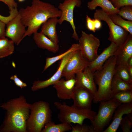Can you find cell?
<instances>
[{
	"instance_id": "1",
	"label": "cell",
	"mask_w": 132,
	"mask_h": 132,
	"mask_svg": "<svg viewBox=\"0 0 132 132\" xmlns=\"http://www.w3.org/2000/svg\"><path fill=\"white\" fill-rule=\"evenodd\" d=\"M18 12L22 23L27 27L22 40L37 32L42 24L49 19L59 18L61 14L58 8L40 0H32L30 5L20 9Z\"/></svg>"
},
{
	"instance_id": "29",
	"label": "cell",
	"mask_w": 132,
	"mask_h": 132,
	"mask_svg": "<svg viewBox=\"0 0 132 132\" xmlns=\"http://www.w3.org/2000/svg\"><path fill=\"white\" fill-rule=\"evenodd\" d=\"M123 132H130L132 126V113L123 118L120 125Z\"/></svg>"
},
{
	"instance_id": "25",
	"label": "cell",
	"mask_w": 132,
	"mask_h": 132,
	"mask_svg": "<svg viewBox=\"0 0 132 132\" xmlns=\"http://www.w3.org/2000/svg\"><path fill=\"white\" fill-rule=\"evenodd\" d=\"M78 50H80L79 44H73L68 50L63 53L54 57L47 58L46 59L45 65L43 72L46 70L51 65L58 60L62 59L70 53Z\"/></svg>"
},
{
	"instance_id": "10",
	"label": "cell",
	"mask_w": 132,
	"mask_h": 132,
	"mask_svg": "<svg viewBox=\"0 0 132 132\" xmlns=\"http://www.w3.org/2000/svg\"><path fill=\"white\" fill-rule=\"evenodd\" d=\"M81 4V0H64L63 2L59 4L58 8L61 12V16L58 19V23L61 25L65 21L69 22L73 31L72 37L77 41L78 40L79 38L74 23L73 12L75 7H80Z\"/></svg>"
},
{
	"instance_id": "2",
	"label": "cell",
	"mask_w": 132,
	"mask_h": 132,
	"mask_svg": "<svg viewBox=\"0 0 132 132\" xmlns=\"http://www.w3.org/2000/svg\"><path fill=\"white\" fill-rule=\"evenodd\" d=\"M31 105L23 96L0 103V107L6 112L0 132H27L26 123Z\"/></svg>"
},
{
	"instance_id": "17",
	"label": "cell",
	"mask_w": 132,
	"mask_h": 132,
	"mask_svg": "<svg viewBox=\"0 0 132 132\" xmlns=\"http://www.w3.org/2000/svg\"><path fill=\"white\" fill-rule=\"evenodd\" d=\"M132 112V102L121 104L117 108L114 113L111 123L102 132H116L123 118V116Z\"/></svg>"
},
{
	"instance_id": "15",
	"label": "cell",
	"mask_w": 132,
	"mask_h": 132,
	"mask_svg": "<svg viewBox=\"0 0 132 132\" xmlns=\"http://www.w3.org/2000/svg\"><path fill=\"white\" fill-rule=\"evenodd\" d=\"M76 82L75 78L68 80L61 78L54 84L53 87L56 90L58 98L63 100L72 99Z\"/></svg>"
},
{
	"instance_id": "26",
	"label": "cell",
	"mask_w": 132,
	"mask_h": 132,
	"mask_svg": "<svg viewBox=\"0 0 132 132\" xmlns=\"http://www.w3.org/2000/svg\"><path fill=\"white\" fill-rule=\"evenodd\" d=\"M112 21L132 35V21H126L118 14L109 15Z\"/></svg>"
},
{
	"instance_id": "6",
	"label": "cell",
	"mask_w": 132,
	"mask_h": 132,
	"mask_svg": "<svg viewBox=\"0 0 132 132\" xmlns=\"http://www.w3.org/2000/svg\"><path fill=\"white\" fill-rule=\"evenodd\" d=\"M100 102L98 112L90 121L95 132H103L104 128L109 124L117 108L122 104L113 98Z\"/></svg>"
},
{
	"instance_id": "40",
	"label": "cell",
	"mask_w": 132,
	"mask_h": 132,
	"mask_svg": "<svg viewBox=\"0 0 132 132\" xmlns=\"http://www.w3.org/2000/svg\"><path fill=\"white\" fill-rule=\"evenodd\" d=\"M132 66V57L128 60L127 62V66Z\"/></svg>"
},
{
	"instance_id": "8",
	"label": "cell",
	"mask_w": 132,
	"mask_h": 132,
	"mask_svg": "<svg viewBox=\"0 0 132 132\" xmlns=\"http://www.w3.org/2000/svg\"><path fill=\"white\" fill-rule=\"evenodd\" d=\"M78 41L80 50L84 57L89 62L94 60L98 55L100 40L93 34L82 31Z\"/></svg>"
},
{
	"instance_id": "31",
	"label": "cell",
	"mask_w": 132,
	"mask_h": 132,
	"mask_svg": "<svg viewBox=\"0 0 132 132\" xmlns=\"http://www.w3.org/2000/svg\"><path fill=\"white\" fill-rule=\"evenodd\" d=\"M71 130L72 132H95L91 125L86 124H77L75 125L72 126Z\"/></svg>"
},
{
	"instance_id": "16",
	"label": "cell",
	"mask_w": 132,
	"mask_h": 132,
	"mask_svg": "<svg viewBox=\"0 0 132 132\" xmlns=\"http://www.w3.org/2000/svg\"><path fill=\"white\" fill-rule=\"evenodd\" d=\"M75 51L70 53L61 60L60 63L57 70L50 78L46 80L35 81L34 83L35 88L39 90L45 88L53 85L59 80L62 77V72L65 65Z\"/></svg>"
},
{
	"instance_id": "7",
	"label": "cell",
	"mask_w": 132,
	"mask_h": 132,
	"mask_svg": "<svg viewBox=\"0 0 132 132\" xmlns=\"http://www.w3.org/2000/svg\"><path fill=\"white\" fill-rule=\"evenodd\" d=\"M95 19L105 22L110 30L108 40L116 44L118 47L125 42L129 33L125 29L115 24L111 20L109 15L102 9L96 10L94 15Z\"/></svg>"
},
{
	"instance_id": "3",
	"label": "cell",
	"mask_w": 132,
	"mask_h": 132,
	"mask_svg": "<svg viewBox=\"0 0 132 132\" xmlns=\"http://www.w3.org/2000/svg\"><path fill=\"white\" fill-rule=\"evenodd\" d=\"M115 65L116 57L113 55L105 62L101 68L94 73V82L98 86L96 95L93 100L94 103L112 99L111 85Z\"/></svg>"
},
{
	"instance_id": "18",
	"label": "cell",
	"mask_w": 132,
	"mask_h": 132,
	"mask_svg": "<svg viewBox=\"0 0 132 132\" xmlns=\"http://www.w3.org/2000/svg\"><path fill=\"white\" fill-rule=\"evenodd\" d=\"M118 48L115 44L111 43L110 45L104 49L94 60L88 62V66L93 73L100 69L109 58L114 55Z\"/></svg>"
},
{
	"instance_id": "23",
	"label": "cell",
	"mask_w": 132,
	"mask_h": 132,
	"mask_svg": "<svg viewBox=\"0 0 132 132\" xmlns=\"http://www.w3.org/2000/svg\"><path fill=\"white\" fill-rule=\"evenodd\" d=\"M111 89L113 97L114 94L118 92L132 90V83L127 82L114 76L111 82Z\"/></svg>"
},
{
	"instance_id": "21",
	"label": "cell",
	"mask_w": 132,
	"mask_h": 132,
	"mask_svg": "<svg viewBox=\"0 0 132 132\" xmlns=\"http://www.w3.org/2000/svg\"><path fill=\"white\" fill-rule=\"evenodd\" d=\"M98 6L107 14L111 15L118 14L119 10L115 9L109 0H92L87 3V7L90 10H95Z\"/></svg>"
},
{
	"instance_id": "28",
	"label": "cell",
	"mask_w": 132,
	"mask_h": 132,
	"mask_svg": "<svg viewBox=\"0 0 132 132\" xmlns=\"http://www.w3.org/2000/svg\"><path fill=\"white\" fill-rule=\"evenodd\" d=\"M112 98L115 99L122 103L132 102V90L120 91L114 94Z\"/></svg>"
},
{
	"instance_id": "39",
	"label": "cell",
	"mask_w": 132,
	"mask_h": 132,
	"mask_svg": "<svg viewBox=\"0 0 132 132\" xmlns=\"http://www.w3.org/2000/svg\"><path fill=\"white\" fill-rule=\"evenodd\" d=\"M128 72L131 77H132V66H127Z\"/></svg>"
},
{
	"instance_id": "38",
	"label": "cell",
	"mask_w": 132,
	"mask_h": 132,
	"mask_svg": "<svg viewBox=\"0 0 132 132\" xmlns=\"http://www.w3.org/2000/svg\"><path fill=\"white\" fill-rule=\"evenodd\" d=\"M95 26L96 30H99L102 27V24L100 21L97 19H94Z\"/></svg>"
},
{
	"instance_id": "4",
	"label": "cell",
	"mask_w": 132,
	"mask_h": 132,
	"mask_svg": "<svg viewBox=\"0 0 132 132\" xmlns=\"http://www.w3.org/2000/svg\"><path fill=\"white\" fill-rule=\"evenodd\" d=\"M52 113L47 102L40 100L31 104L26 123L27 132H41L45 125L51 121Z\"/></svg>"
},
{
	"instance_id": "27",
	"label": "cell",
	"mask_w": 132,
	"mask_h": 132,
	"mask_svg": "<svg viewBox=\"0 0 132 132\" xmlns=\"http://www.w3.org/2000/svg\"><path fill=\"white\" fill-rule=\"evenodd\" d=\"M114 76L127 82L132 83V77L129 74L126 67L115 66Z\"/></svg>"
},
{
	"instance_id": "5",
	"label": "cell",
	"mask_w": 132,
	"mask_h": 132,
	"mask_svg": "<svg viewBox=\"0 0 132 132\" xmlns=\"http://www.w3.org/2000/svg\"><path fill=\"white\" fill-rule=\"evenodd\" d=\"M54 104L59 110L58 118L61 123L81 124L86 119L92 121L97 113L91 109L81 108L73 104L69 106L65 102L55 101Z\"/></svg>"
},
{
	"instance_id": "12",
	"label": "cell",
	"mask_w": 132,
	"mask_h": 132,
	"mask_svg": "<svg viewBox=\"0 0 132 132\" xmlns=\"http://www.w3.org/2000/svg\"><path fill=\"white\" fill-rule=\"evenodd\" d=\"M75 78L76 80L75 86L88 90L93 95L94 98L96 95L97 89L94 81V73L87 66L83 71L76 74Z\"/></svg>"
},
{
	"instance_id": "19",
	"label": "cell",
	"mask_w": 132,
	"mask_h": 132,
	"mask_svg": "<svg viewBox=\"0 0 132 132\" xmlns=\"http://www.w3.org/2000/svg\"><path fill=\"white\" fill-rule=\"evenodd\" d=\"M33 39L36 44L39 48L45 49L54 53L57 52L59 46L49 38L41 32L33 34Z\"/></svg>"
},
{
	"instance_id": "36",
	"label": "cell",
	"mask_w": 132,
	"mask_h": 132,
	"mask_svg": "<svg viewBox=\"0 0 132 132\" xmlns=\"http://www.w3.org/2000/svg\"><path fill=\"white\" fill-rule=\"evenodd\" d=\"M6 24L0 20V37L5 36Z\"/></svg>"
},
{
	"instance_id": "22",
	"label": "cell",
	"mask_w": 132,
	"mask_h": 132,
	"mask_svg": "<svg viewBox=\"0 0 132 132\" xmlns=\"http://www.w3.org/2000/svg\"><path fill=\"white\" fill-rule=\"evenodd\" d=\"M14 43L6 37H0V58L12 54L14 50Z\"/></svg>"
},
{
	"instance_id": "37",
	"label": "cell",
	"mask_w": 132,
	"mask_h": 132,
	"mask_svg": "<svg viewBox=\"0 0 132 132\" xmlns=\"http://www.w3.org/2000/svg\"><path fill=\"white\" fill-rule=\"evenodd\" d=\"M12 18V16L9 15L8 16H4L0 14V20L5 23L6 24Z\"/></svg>"
},
{
	"instance_id": "30",
	"label": "cell",
	"mask_w": 132,
	"mask_h": 132,
	"mask_svg": "<svg viewBox=\"0 0 132 132\" xmlns=\"http://www.w3.org/2000/svg\"><path fill=\"white\" fill-rule=\"evenodd\" d=\"M120 8L118 14L124 19L132 21V6H125Z\"/></svg>"
},
{
	"instance_id": "32",
	"label": "cell",
	"mask_w": 132,
	"mask_h": 132,
	"mask_svg": "<svg viewBox=\"0 0 132 132\" xmlns=\"http://www.w3.org/2000/svg\"><path fill=\"white\" fill-rule=\"evenodd\" d=\"M113 7L119 10L121 8L125 6H132V0H109Z\"/></svg>"
},
{
	"instance_id": "34",
	"label": "cell",
	"mask_w": 132,
	"mask_h": 132,
	"mask_svg": "<svg viewBox=\"0 0 132 132\" xmlns=\"http://www.w3.org/2000/svg\"><path fill=\"white\" fill-rule=\"evenodd\" d=\"M86 19L87 29L95 33L96 30L95 26L94 19H92L87 15H86Z\"/></svg>"
},
{
	"instance_id": "11",
	"label": "cell",
	"mask_w": 132,
	"mask_h": 132,
	"mask_svg": "<svg viewBox=\"0 0 132 132\" xmlns=\"http://www.w3.org/2000/svg\"><path fill=\"white\" fill-rule=\"evenodd\" d=\"M6 25L5 36L10 39L15 44H19L22 41L26 30L21 21L19 12Z\"/></svg>"
},
{
	"instance_id": "41",
	"label": "cell",
	"mask_w": 132,
	"mask_h": 132,
	"mask_svg": "<svg viewBox=\"0 0 132 132\" xmlns=\"http://www.w3.org/2000/svg\"><path fill=\"white\" fill-rule=\"evenodd\" d=\"M18 0L19 2H22L24 1L25 0Z\"/></svg>"
},
{
	"instance_id": "9",
	"label": "cell",
	"mask_w": 132,
	"mask_h": 132,
	"mask_svg": "<svg viewBox=\"0 0 132 132\" xmlns=\"http://www.w3.org/2000/svg\"><path fill=\"white\" fill-rule=\"evenodd\" d=\"M89 62L82 55L80 50L75 51L65 65L62 76L68 80L75 78L78 73L88 66Z\"/></svg>"
},
{
	"instance_id": "20",
	"label": "cell",
	"mask_w": 132,
	"mask_h": 132,
	"mask_svg": "<svg viewBox=\"0 0 132 132\" xmlns=\"http://www.w3.org/2000/svg\"><path fill=\"white\" fill-rule=\"evenodd\" d=\"M58 22V18L49 19L41 25V31L44 34L54 42L58 44L56 25Z\"/></svg>"
},
{
	"instance_id": "33",
	"label": "cell",
	"mask_w": 132,
	"mask_h": 132,
	"mask_svg": "<svg viewBox=\"0 0 132 132\" xmlns=\"http://www.w3.org/2000/svg\"><path fill=\"white\" fill-rule=\"evenodd\" d=\"M10 79L13 81L17 86L21 88H24L27 86V84L22 81L16 75L11 76L10 77Z\"/></svg>"
},
{
	"instance_id": "13",
	"label": "cell",
	"mask_w": 132,
	"mask_h": 132,
	"mask_svg": "<svg viewBox=\"0 0 132 132\" xmlns=\"http://www.w3.org/2000/svg\"><path fill=\"white\" fill-rule=\"evenodd\" d=\"M94 98L93 95L88 90L75 86L72 98L74 106L83 109H91Z\"/></svg>"
},
{
	"instance_id": "35",
	"label": "cell",
	"mask_w": 132,
	"mask_h": 132,
	"mask_svg": "<svg viewBox=\"0 0 132 132\" xmlns=\"http://www.w3.org/2000/svg\"><path fill=\"white\" fill-rule=\"evenodd\" d=\"M0 1L5 4L8 6L10 11L17 9L18 4L15 0H0Z\"/></svg>"
},
{
	"instance_id": "14",
	"label": "cell",
	"mask_w": 132,
	"mask_h": 132,
	"mask_svg": "<svg viewBox=\"0 0 132 132\" xmlns=\"http://www.w3.org/2000/svg\"><path fill=\"white\" fill-rule=\"evenodd\" d=\"M116 66L126 67L129 59L132 57V35L129 33L127 39L118 47L114 54Z\"/></svg>"
},
{
	"instance_id": "24",
	"label": "cell",
	"mask_w": 132,
	"mask_h": 132,
	"mask_svg": "<svg viewBox=\"0 0 132 132\" xmlns=\"http://www.w3.org/2000/svg\"><path fill=\"white\" fill-rule=\"evenodd\" d=\"M71 129V124L61 123L55 124L51 121L45 125L41 132H64Z\"/></svg>"
}]
</instances>
